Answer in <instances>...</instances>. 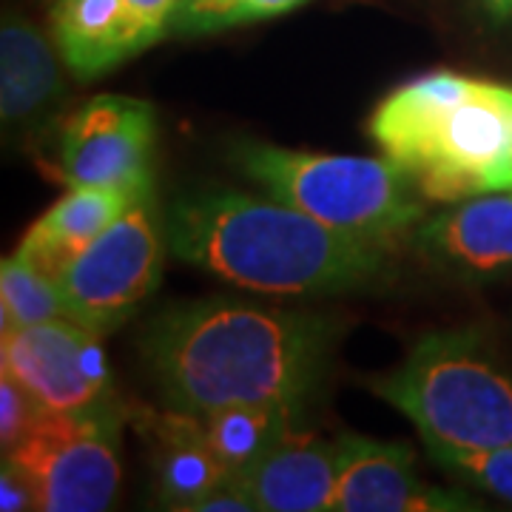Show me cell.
Wrapping results in <instances>:
<instances>
[{
  "instance_id": "obj_1",
  "label": "cell",
  "mask_w": 512,
  "mask_h": 512,
  "mask_svg": "<svg viewBox=\"0 0 512 512\" xmlns=\"http://www.w3.org/2000/svg\"><path fill=\"white\" fill-rule=\"evenodd\" d=\"M336 336L325 313L217 296L157 313L140 350L165 407L194 416L242 404L302 413L328 373Z\"/></svg>"
},
{
  "instance_id": "obj_2",
  "label": "cell",
  "mask_w": 512,
  "mask_h": 512,
  "mask_svg": "<svg viewBox=\"0 0 512 512\" xmlns=\"http://www.w3.org/2000/svg\"><path fill=\"white\" fill-rule=\"evenodd\" d=\"M168 251L242 291L333 296L390 274V251L353 239L262 191H188L165 208Z\"/></svg>"
},
{
  "instance_id": "obj_3",
  "label": "cell",
  "mask_w": 512,
  "mask_h": 512,
  "mask_svg": "<svg viewBox=\"0 0 512 512\" xmlns=\"http://www.w3.org/2000/svg\"><path fill=\"white\" fill-rule=\"evenodd\" d=\"M367 131L427 202L512 191V86L436 69L384 94Z\"/></svg>"
},
{
  "instance_id": "obj_4",
  "label": "cell",
  "mask_w": 512,
  "mask_h": 512,
  "mask_svg": "<svg viewBox=\"0 0 512 512\" xmlns=\"http://www.w3.org/2000/svg\"><path fill=\"white\" fill-rule=\"evenodd\" d=\"M370 390L416 424L424 447H512V376L478 328L421 336L396 370Z\"/></svg>"
},
{
  "instance_id": "obj_5",
  "label": "cell",
  "mask_w": 512,
  "mask_h": 512,
  "mask_svg": "<svg viewBox=\"0 0 512 512\" xmlns=\"http://www.w3.org/2000/svg\"><path fill=\"white\" fill-rule=\"evenodd\" d=\"M231 163L265 194L353 239L393 251L424 222V197L387 157L319 154L242 140Z\"/></svg>"
},
{
  "instance_id": "obj_6",
  "label": "cell",
  "mask_w": 512,
  "mask_h": 512,
  "mask_svg": "<svg viewBox=\"0 0 512 512\" xmlns=\"http://www.w3.org/2000/svg\"><path fill=\"white\" fill-rule=\"evenodd\" d=\"M165 251V211L148 188L57 279L69 319L100 336L123 328L157 291Z\"/></svg>"
},
{
  "instance_id": "obj_7",
  "label": "cell",
  "mask_w": 512,
  "mask_h": 512,
  "mask_svg": "<svg viewBox=\"0 0 512 512\" xmlns=\"http://www.w3.org/2000/svg\"><path fill=\"white\" fill-rule=\"evenodd\" d=\"M128 413L43 410L3 456L35 490L43 512H103L120 487V430Z\"/></svg>"
},
{
  "instance_id": "obj_8",
  "label": "cell",
  "mask_w": 512,
  "mask_h": 512,
  "mask_svg": "<svg viewBox=\"0 0 512 512\" xmlns=\"http://www.w3.org/2000/svg\"><path fill=\"white\" fill-rule=\"evenodd\" d=\"M0 370H9L46 410L126 413L111 379L103 336L74 319L3 330Z\"/></svg>"
},
{
  "instance_id": "obj_9",
  "label": "cell",
  "mask_w": 512,
  "mask_h": 512,
  "mask_svg": "<svg viewBox=\"0 0 512 512\" xmlns=\"http://www.w3.org/2000/svg\"><path fill=\"white\" fill-rule=\"evenodd\" d=\"M157 114L148 100L97 94L60 126V180L69 188L154 185Z\"/></svg>"
},
{
  "instance_id": "obj_10",
  "label": "cell",
  "mask_w": 512,
  "mask_h": 512,
  "mask_svg": "<svg viewBox=\"0 0 512 512\" xmlns=\"http://www.w3.org/2000/svg\"><path fill=\"white\" fill-rule=\"evenodd\" d=\"M183 0H55L52 40L77 80H97L171 35Z\"/></svg>"
},
{
  "instance_id": "obj_11",
  "label": "cell",
  "mask_w": 512,
  "mask_h": 512,
  "mask_svg": "<svg viewBox=\"0 0 512 512\" xmlns=\"http://www.w3.org/2000/svg\"><path fill=\"white\" fill-rule=\"evenodd\" d=\"M339 484L333 510L339 512H464L478 510L467 493L433 487L416 476V456L407 444L365 436L336 439Z\"/></svg>"
},
{
  "instance_id": "obj_12",
  "label": "cell",
  "mask_w": 512,
  "mask_h": 512,
  "mask_svg": "<svg viewBox=\"0 0 512 512\" xmlns=\"http://www.w3.org/2000/svg\"><path fill=\"white\" fill-rule=\"evenodd\" d=\"M413 245L441 274L484 282L512 271V191L453 202L413 231Z\"/></svg>"
},
{
  "instance_id": "obj_13",
  "label": "cell",
  "mask_w": 512,
  "mask_h": 512,
  "mask_svg": "<svg viewBox=\"0 0 512 512\" xmlns=\"http://www.w3.org/2000/svg\"><path fill=\"white\" fill-rule=\"evenodd\" d=\"M134 424L148 444L154 490L165 510L191 512L202 495L231 476L205 436L200 416L177 407L140 410Z\"/></svg>"
},
{
  "instance_id": "obj_14",
  "label": "cell",
  "mask_w": 512,
  "mask_h": 512,
  "mask_svg": "<svg viewBox=\"0 0 512 512\" xmlns=\"http://www.w3.org/2000/svg\"><path fill=\"white\" fill-rule=\"evenodd\" d=\"M154 185L114 188V185H80L69 188L60 200L32 222L15 254L35 265L40 274L60 279L63 271L83 254L94 239L126 214L134 202Z\"/></svg>"
},
{
  "instance_id": "obj_15",
  "label": "cell",
  "mask_w": 512,
  "mask_h": 512,
  "mask_svg": "<svg viewBox=\"0 0 512 512\" xmlns=\"http://www.w3.org/2000/svg\"><path fill=\"white\" fill-rule=\"evenodd\" d=\"M239 478L262 512H328L336 501L339 450L336 441L313 439L296 427Z\"/></svg>"
},
{
  "instance_id": "obj_16",
  "label": "cell",
  "mask_w": 512,
  "mask_h": 512,
  "mask_svg": "<svg viewBox=\"0 0 512 512\" xmlns=\"http://www.w3.org/2000/svg\"><path fill=\"white\" fill-rule=\"evenodd\" d=\"M63 57L55 40L20 15L0 26V114L12 128L35 123L63 94Z\"/></svg>"
},
{
  "instance_id": "obj_17",
  "label": "cell",
  "mask_w": 512,
  "mask_h": 512,
  "mask_svg": "<svg viewBox=\"0 0 512 512\" xmlns=\"http://www.w3.org/2000/svg\"><path fill=\"white\" fill-rule=\"evenodd\" d=\"M299 416L285 407L242 404L200 416L205 436L231 476H242L265 456L274 444L299 427Z\"/></svg>"
},
{
  "instance_id": "obj_18",
  "label": "cell",
  "mask_w": 512,
  "mask_h": 512,
  "mask_svg": "<svg viewBox=\"0 0 512 512\" xmlns=\"http://www.w3.org/2000/svg\"><path fill=\"white\" fill-rule=\"evenodd\" d=\"M0 319V328L12 330L69 319V311L55 279L12 254L0 262Z\"/></svg>"
},
{
  "instance_id": "obj_19",
  "label": "cell",
  "mask_w": 512,
  "mask_h": 512,
  "mask_svg": "<svg viewBox=\"0 0 512 512\" xmlns=\"http://www.w3.org/2000/svg\"><path fill=\"white\" fill-rule=\"evenodd\" d=\"M305 3L308 0H183L171 20V35H217L259 20L282 18Z\"/></svg>"
},
{
  "instance_id": "obj_20",
  "label": "cell",
  "mask_w": 512,
  "mask_h": 512,
  "mask_svg": "<svg viewBox=\"0 0 512 512\" xmlns=\"http://www.w3.org/2000/svg\"><path fill=\"white\" fill-rule=\"evenodd\" d=\"M427 453L447 473L464 478L467 484H473L478 490L512 504V447H501V450H456V447L430 444Z\"/></svg>"
},
{
  "instance_id": "obj_21",
  "label": "cell",
  "mask_w": 512,
  "mask_h": 512,
  "mask_svg": "<svg viewBox=\"0 0 512 512\" xmlns=\"http://www.w3.org/2000/svg\"><path fill=\"white\" fill-rule=\"evenodd\" d=\"M43 410L46 407H40L35 396L9 370H0V447L3 453L12 450L29 433V427Z\"/></svg>"
},
{
  "instance_id": "obj_22",
  "label": "cell",
  "mask_w": 512,
  "mask_h": 512,
  "mask_svg": "<svg viewBox=\"0 0 512 512\" xmlns=\"http://www.w3.org/2000/svg\"><path fill=\"white\" fill-rule=\"evenodd\" d=\"M191 512H259L248 484L239 476H228L214 490L202 495Z\"/></svg>"
},
{
  "instance_id": "obj_23",
  "label": "cell",
  "mask_w": 512,
  "mask_h": 512,
  "mask_svg": "<svg viewBox=\"0 0 512 512\" xmlns=\"http://www.w3.org/2000/svg\"><path fill=\"white\" fill-rule=\"evenodd\" d=\"M0 510L3 512H23L37 510L35 507V490L20 473L18 467L3 456V467H0Z\"/></svg>"
},
{
  "instance_id": "obj_24",
  "label": "cell",
  "mask_w": 512,
  "mask_h": 512,
  "mask_svg": "<svg viewBox=\"0 0 512 512\" xmlns=\"http://www.w3.org/2000/svg\"><path fill=\"white\" fill-rule=\"evenodd\" d=\"M481 18L493 26H507L512 23V0H470Z\"/></svg>"
}]
</instances>
